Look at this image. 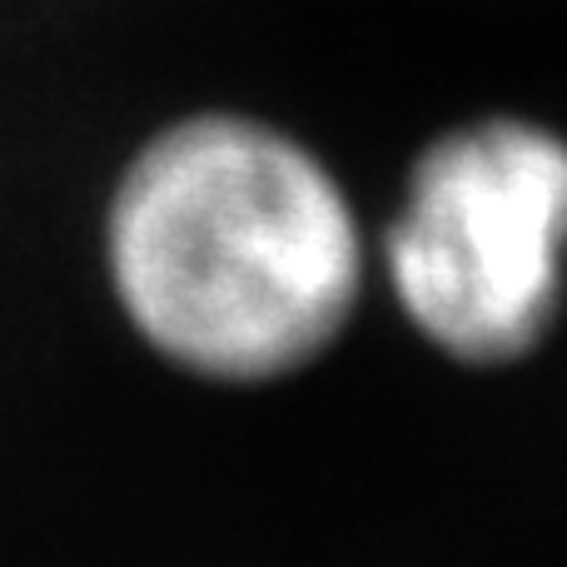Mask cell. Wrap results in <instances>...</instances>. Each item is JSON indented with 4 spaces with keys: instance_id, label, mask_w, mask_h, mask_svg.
<instances>
[{
    "instance_id": "7a4b0ae2",
    "label": "cell",
    "mask_w": 567,
    "mask_h": 567,
    "mask_svg": "<svg viewBox=\"0 0 567 567\" xmlns=\"http://www.w3.org/2000/svg\"><path fill=\"white\" fill-rule=\"evenodd\" d=\"M563 259L567 140L498 115L419 155L389 229V279L443 353L523 359L558 313Z\"/></svg>"
},
{
    "instance_id": "6da1fadb",
    "label": "cell",
    "mask_w": 567,
    "mask_h": 567,
    "mask_svg": "<svg viewBox=\"0 0 567 567\" xmlns=\"http://www.w3.org/2000/svg\"><path fill=\"white\" fill-rule=\"evenodd\" d=\"M110 275L135 329L205 379H275L349 323L359 225L333 175L245 115L179 120L125 169Z\"/></svg>"
}]
</instances>
